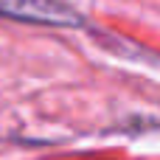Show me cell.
<instances>
[{"instance_id": "1", "label": "cell", "mask_w": 160, "mask_h": 160, "mask_svg": "<svg viewBox=\"0 0 160 160\" xmlns=\"http://www.w3.org/2000/svg\"><path fill=\"white\" fill-rule=\"evenodd\" d=\"M0 17L59 28H76L84 22V17L65 0H0Z\"/></svg>"}]
</instances>
